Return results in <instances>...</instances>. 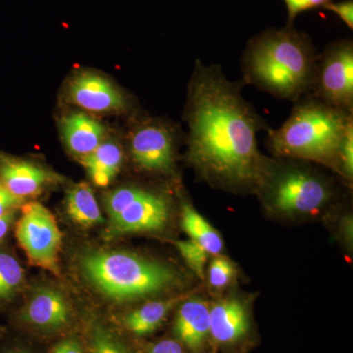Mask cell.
I'll use <instances>...</instances> for the list:
<instances>
[{
	"instance_id": "21",
	"label": "cell",
	"mask_w": 353,
	"mask_h": 353,
	"mask_svg": "<svg viewBox=\"0 0 353 353\" xmlns=\"http://www.w3.org/2000/svg\"><path fill=\"white\" fill-rule=\"evenodd\" d=\"M25 272L17 259L0 250V307L12 301L24 283Z\"/></svg>"
},
{
	"instance_id": "18",
	"label": "cell",
	"mask_w": 353,
	"mask_h": 353,
	"mask_svg": "<svg viewBox=\"0 0 353 353\" xmlns=\"http://www.w3.org/2000/svg\"><path fill=\"white\" fill-rule=\"evenodd\" d=\"M66 208L70 218L82 226L90 227L103 222L101 208L88 183H77L69 190Z\"/></svg>"
},
{
	"instance_id": "4",
	"label": "cell",
	"mask_w": 353,
	"mask_h": 353,
	"mask_svg": "<svg viewBox=\"0 0 353 353\" xmlns=\"http://www.w3.org/2000/svg\"><path fill=\"white\" fill-rule=\"evenodd\" d=\"M81 270L95 290L120 303L154 296L178 283L170 267L121 250L85 253Z\"/></svg>"
},
{
	"instance_id": "16",
	"label": "cell",
	"mask_w": 353,
	"mask_h": 353,
	"mask_svg": "<svg viewBox=\"0 0 353 353\" xmlns=\"http://www.w3.org/2000/svg\"><path fill=\"white\" fill-rule=\"evenodd\" d=\"M185 296L172 297L166 301H150L128 313L121 320L123 329L134 336H143L157 331L176 304Z\"/></svg>"
},
{
	"instance_id": "26",
	"label": "cell",
	"mask_w": 353,
	"mask_h": 353,
	"mask_svg": "<svg viewBox=\"0 0 353 353\" xmlns=\"http://www.w3.org/2000/svg\"><path fill=\"white\" fill-rule=\"evenodd\" d=\"M333 0H284L288 10V26H294L299 14L311 9L324 7Z\"/></svg>"
},
{
	"instance_id": "31",
	"label": "cell",
	"mask_w": 353,
	"mask_h": 353,
	"mask_svg": "<svg viewBox=\"0 0 353 353\" xmlns=\"http://www.w3.org/2000/svg\"><path fill=\"white\" fill-rule=\"evenodd\" d=\"M16 212L17 211H13V212L0 217V243H2L4 239L6 238L7 234L9 233L11 227L15 223Z\"/></svg>"
},
{
	"instance_id": "7",
	"label": "cell",
	"mask_w": 353,
	"mask_h": 353,
	"mask_svg": "<svg viewBox=\"0 0 353 353\" xmlns=\"http://www.w3.org/2000/svg\"><path fill=\"white\" fill-rule=\"evenodd\" d=\"M316 99L353 113V41L338 39L319 54L314 85L310 94Z\"/></svg>"
},
{
	"instance_id": "25",
	"label": "cell",
	"mask_w": 353,
	"mask_h": 353,
	"mask_svg": "<svg viewBox=\"0 0 353 353\" xmlns=\"http://www.w3.org/2000/svg\"><path fill=\"white\" fill-rule=\"evenodd\" d=\"M83 338L74 333L62 336L53 343L48 353H88Z\"/></svg>"
},
{
	"instance_id": "6",
	"label": "cell",
	"mask_w": 353,
	"mask_h": 353,
	"mask_svg": "<svg viewBox=\"0 0 353 353\" xmlns=\"http://www.w3.org/2000/svg\"><path fill=\"white\" fill-rule=\"evenodd\" d=\"M15 234L32 264L55 275L59 274L63 234L48 208L39 202L23 204Z\"/></svg>"
},
{
	"instance_id": "30",
	"label": "cell",
	"mask_w": 353,
	"mask_h": 353,
	"mask_svg": "<svg viewBox=\"0 0 353 353\" xmlns=\"http://www.w3.org/2000/svg\"><path fill=\"white\" fill-rule=\"evenodd\" d=\"M148 353H185V350L179 341L163 340L153 345Z\"/></svg>"
},
{
	"instance_id": "8",
	"label": "cell",
	"mask_w": 353,
	"mask_h": 353,
	"mask_svg": "<svg viewBox=\"0 0 353 353\" xmlns=\"http://www.w3.org/2000/svg\"><path fill=\"white\" fill-rule=\"evenodd\" d=\"M14 326L43 339H60L72 334L75 323L73 309L66 297L52 289H41L15 313Z\"/></svg>"
},
{
	"instance_id": "20",
	"label": "cell",
	"mask_w": 353,
	"mask_h": 353,
	"mask_svg": "<svg viewBox=\"0 0 353 353\" xmlns=\"http://www.w3.org/2000/svg\"><path fill=\"white\" fill-rule=\"evenodd\" d=\"M85 330L88 353H134L121 334L101 320H92Z\"/></svg>"
},
{
	"instance_id": "3",
	"label": "cell",
	"mask_w": 353,
	"mask_h": 353,
	"mask_svg": "<svg viewBox=\"0 0 353 353\" xmlns=\"http://www.w3.org/2000/svg\"><path fill=\"white\" fill-rule=\"evenodd\" d=\"M353 125V113L306 95L294 102L284 124L267 130V143L281 157L318 162L334 169L343 136Z\"/></svg>"
},
{
	"instance_id": "13",
	"label": "cell",
	"mask_w": 353,
	"mask_h": 353,
	"mask_svg": "<svg viewBox=\"0 0 353 353\" xmlns=\"http://www.w3.org/2000/svg\"><path fill=\"white\" fill-rule=\"evenodd\" d=\"M210 328V309L201 299H190L179 308L174 333L181 343L192 350H199L208 338Z\"/></svg>"
},
{
	"instance_id": "14",
	"label": "cell",
	"mask_w": 353,
	"mask_h": 353,
	"mask_svg": "<svg viewBox=\"0 0 353 353\" xmlns=\"http://www.w3.org/2000/svg\"><path fill=\"white\" fill-rule=\"evenodd\" d=\"M248 316L245 306L236 299L216 303L210 309L209 334L220 343L239 341L248 331Z\"/></svg>"
},
{
	"instance_id": "1",
	"label": "cell",
	"mask_w": 353,
	"mask_h": 353,
	"mask_svg": "<svg viewBox=\"0 0 353 353\" xmlns=\"http://www.w3.org/2000/svg\"><path fill=\"white\" fill-rule=\"evenodd\" d=\"M218 65L199 60L188 90V159L203 178L238 189L259 190L272 162L259 148L267 123Z\"/></svg>"
},
{
	"instance_id": "9",
	"label": "cell",
	"mask_w": 353,
	"mask_h": 353,
	"mask_svg": "<svg viewBox=\"0 0 353 353\" xmlns=\"http://www.w3.org/2000/svg\"><path fill=\"white\" fill-rule=\"evenodd\" d=\"M175 134L161 121L150 120L139 124L130 138L134 163L152 173H170L175 166Z\"/></svg>"
},
{
	"instance_id": "24",
	"label": "cell",
	"mask_w": 353,
	"mask_h": 353,
	"mask_svg": "<svg viewBox=\"0 0 353 353\" xmlns=\"http://www.w3.org/2000/svg\"><path fill=\"white\" fill-rule=\"evenodd\" d=\"M234 274L233 264L226 259L218 257L213 260L209 266V283L212 287L220 289L229 284L230 281L234 277Z\"/></svg>"
},
{
	"instance_id": "10",
	"label": "cell",
	"mask_w": 353,
	"mask_h": 353,
	"mask_svg": "<svg viewBox=\"0 0 353 353\" xmlns=\"http://www.w3.org/2000/svg\"><path fill=\"white\" fill-rule=\"evenodd\" d=\"M170 216V204L162 194L139 188L138 194L122 211L111 218L109 236L158 231L163 229Z\"/></svg>"
},
{
	"instance_id": "28",
	"label": "cell",
	"mask_w": 353,
	"mask_h": 353,
	"mask_svg": "<svg viewBox=\"0 0 353 353\" xmlns=\"http://www.w3.org/2000/svg\"><path fill=\"white\" fill-rule=\"evenodd\" d=\"M0 353H37L34 348L27 343L11 339L8 330L0 334Z\"/></svg>"
},
{
	"instance_id": "29",
	"label": "cell",
	"mask_w": 353,
	"mask_h": 353,
	"mask_svg": "<svg viewBox=\"0 0 353 353\" xmlns=\"http://www.w3.org/2000/svg\"><path fill=\"white\" fill-rule=\"evenodd\" d=\"M25 199L14 196L8 190L0 185V217L6 216L8 213L17 211L18 208H22Z\"/></svg>"
},
{
	"instance_id": "15",
	"label": "cell",
	"mask_w": 353,
	"mask_h": 353,
	"mask_svg": "<svg viewBox=\"0 0 353 353\" xmlns=\"http://www.w3.org/2000/svg\"><path fill=\"white\" fill-rule=\"evenodd\" d=\"M62 132L70 152L83 159L101 145L105 130L85 114L73 113L64 118Z\"/></svg>"
},
{
	"instance_id": "2",
	"label": "cell",
	"mask_w": 353,
	"mask_h": 353,
	"mask_svg": "<svg viewBox=\"0 0 353 353\" xmlns=\"http://www.w3.org/2000/svg\"><path fill=\"white\" fill-rule=\"evenodd\" d=\"M319 53L312 39L294 26L269 28L250 39L241 59L243 82L296 102L310 94Z\"/></svg>"
},
{
	"instance_id": "17",
	"label": "cell",
	"mask_w": 353,
	"mask_h": 353,
	"mask_svg": "<svg viewBox=\"0 0 353 353\" xmlns=\"http://www.w3.org/2000/svg\"><path fill=\"white\" fill-rule=\"evenodd\" d=\"M83 163L95 185L105 187L117 175L123 163V152L115 141H102Z\"/></svg>"
},
{
	"instance_id": "11",
	"label": "cell",
	"mask_w": 353,
	"mask_h": 353,
	"mask_svg": "<svg viewBox=\"0 0 353 353\" xmlns=\"http://www.w3.org/2000/svg\"><path fill=\"white\" fill-rule=\"evenodd\" d=\"M57 180V175L39 165L0 154V185L14 196L23 199L37 196Z\"/></svg>"
},
{
	"instance_id": "5",
	"label": "cell",
	"mask_w": 353,
	"mask_h": 353,
	"mask_svg": "<svg viewBox=\"0 0 353 353\" xmlns=\"http://www.w3.org/2000/svg\"><path fill=\"white\" fill-rule=\"evenodd\" d=\"M263 189L272 208L292 214L315 212L332 196L331 188L326 181L312 172L299 168L279 170L274 162L259 190Z\"/></svg>"
},
{
	"instance_id": "19",
	"label": "cell",
	"mask_w": 353,
	"mask_h": 353,
	"mask_svg": "<svg viewBox=\"0 0 353 353\" xmlns=\"http://www.w3.org/2000/svg\"><path fill=\"white\" fill-rule=\"evenodd\" d=\"M182 226L192 240L201 245L206 252L213 255L219 254L223 248L219 233L188 203H183L182 206Z\"/></svg>"
},
{
	"instance_id": "12",
	"label": "cell",
	"mask_w": 353,
	"mask_h": 353,
	"mask_svg": "<svg viewBox=\"0 0 353 353\" xmlns=\"http://www.w3.org/2000/svg\"><path fill=\"white\" fill-rule=\"evenodd\" d=\"M69 97L77 105L92 112L119 111L127 106L124 95L97 74L77 76L70 83Z\"/></svg>"
},
{
	"instance_id": "23",
	"label": "cell",
	"mask_w": 353,
	"mask_h": 353,
	"mask_svg": "<svg viewBox=\"0 0 353 353\" xmlns=\"http://www.w3.org/2000/svg\"><path fill=\"white\" fill-rule=\"evenodd\" d=\"M334 170L338 171L347 181L353 176V125L348 128L343 136L338 154H336Z\"/></svg>"
},
{
	"instance_id": "22",
	"label": "cell",
	"mask_w": 353,
	"mask_h": 353,
	"mask_svg": "<svg viewBox=\"0 0 353 353\" xmlns=\"http://www.w3.org/2000/svg\"><path fill=\"white\" fill-rule=\"evenodd\" d=\"M176 246L190 269L199 277L203 279L204 268H205V264L208 262V252L201 245L192 240L176 241Z\"/></svg>"
},
{
	"instance_id": "32",
	"label": "cell",
	"mask_w": 353,
	"mask_h": 353,
	"mask_svg": "<svg viewBox=\"0 0 353 353\" xmlns=\"http://www.w3.org/2000/svg\"><path fill=\"white\" fill-rule=\"evenodd\" d=\"M6 327L0 326V334L6 333Z\"/></svg>"
},
{
	"instance_id": "27",
	"label": "cell",
	"mask_w": 353,
	"mask_h": 353,
	"mask_svg": "<svg viewBox=\"0 0 353 353\" xmlns=\"http://www.w3.org/2000/svg\"><path fill=\"white\" fill-rule=\"evenodd\" d=\"M323 8L327 9V10L336 14V15L347 26V28H350V30L353 29L352 0H343V1L340 2L332 1L327 4V6L323 7Z\"/></svg>"
}]
</instances>
